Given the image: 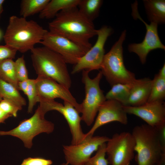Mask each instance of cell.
I'll use <instances>...</instances> for the list:
<instances>
[{
  "mask_svg": "<svg viewBox=\"0 0 165 165\" xmlns=\"http://www.w3.org/2000/svg\"><path fill=\"white\" fill-rule=\"evenodd\" d=\"M48 31L34 20L13 15L3 38L6 45L24 53L40 43Z\"/></svg>",
  "mask_w": 165,
  "mask_h": 165,
  "instance_id": "obj_2",
  "label": "cell"
},
{
  "mask_svg": "<svg viewBox=\"0 0 165 165\" xmlns=\"http://www.w3.org/2000/svg\"><path fill=\"white\" fill-rule=\"evenodd\" d=\"M155 128L158 133L163 150L165 152V124Z\"/></svg>",
  "mask_w": 165,
  "mask_h": 165,
  "instance_id": "obj_32",
  "label": "cell"
},
{
  "mask_svg": "<svg viewBox=\"0 0 165 165\" xmlns=\"http://www.w3.org/2000/svg\"><path fill=\"white\" fill-rule=\"evenodd\" d=\"M0 96L3 99L9 100L21 107L26 104L25 99L16 88L12 84L1 79Z\"/></svg>",
  "mask_w": 165,
  "mask_h": 165,
  "instance_id": "obj_21",
  "label": "cell"
},
{
  "mask_svg": "<svg viewBox=\"0 0 165 165\" xmlns=\"http://www.w3.org/2000/svg\"><path fill=\"white\" fill-rule=\"evenodd\" d=\"M138 5L137 1L131 5L132 15L134 18L140 20L145 24L146 30V34L141 42L130 44L128 46V49L129 52L136 54L141 63L144 64L146 62L148 54L151 51L158 49L165 50V46L159 37L158 25L152 22H150L149 24L146 23L139 14Z\"/></svg>",
  "mask_w": 165,
  "mask_h": 165,
  "instance_id": "obj_12",
  "label": "cell"
},
{
  "mask_svg": "<svg viewBox=\"0 0 165 165\" xmlns=\"http://www.w3.org/2000/svg\"><path fill=\"white\" fill-rule=\"evenodd\" d=\"M45 115L38 106L31 117L23 120L11 130H0V136L9 135L17 137L22 141L25 147L30 148L35 136L42 133L50 134L54 130V124L46 119Z\"/></svg>",
  "mask_w": 165,
  "mask_h": 165,
  "instance_id": "obj_7",
  "label": "cell"
},
{
  "mask_svg": "<svg viewBox=\"0 0 165 165\" xmlns=\"http://www.w3.org/2000/svg\"><path fill=\"white\" fill-rule=\"evenodd\" d=\"M38 107L45 114L51 110H56L64 117L69 125L72 134L71 144L77 145L86 140L85 134L82 130L81 125L82 120L79 113L71 104L64 101V105L54 100H41Z\"/></svg>",
  "mask_w": 165,
  "mask_h": 165,
  "instance_id": "obj_9",
  "label": "cell"
},
{
  "mask_svg": "<svg viewBox=\"0 0 165 165\" xmlns=\"http://www.w3.org/2000/svg\"><path fill=\"white\" fill-rule=\"evenodd\" d=\"M152 80L151 91L147 102L163 101L165 99V78L157 74Z\"/></svg>",
  "mask_w": 165,
  "mask_h": 165,
  "instance_id": "obj_25",
  "label": "cell"
},
{
  "mask_svg": "<svg viewBox=\"0 0 165 165\" xmlns=\"http://www.w3.org/2000/svg\"><path fill=\"white\" fill-rule=\"evenodd\" d=\"M15 62L16 74L18 81L28 79V72L24 56L18 57Z\"/></svg>",
  "mask_w": 165,
  "mask_h": 165,
  "instance_id": "obj_29",
  "label": "cell"
},
{
  "mask_svg": "<svg viewBox=\"0 0 165 165\" xmlns=\"http://www.w3.org/2000/svg\"><path fill=\"white\" fill-rule=\"evenodd\" d=\"M126 31L122 33L119 39L109 51L105 55L101 66L103 75L112 86L118 84H129L136 80L134 74L128 70L124 64L123 44Z\"/></svg>",
  "mask_w": 165,
  "mask_h": 165,
  "instance_id": "obj_5",
  "label": "cell"
},
{
  "mask_svg": "<svg viewBox=\"0 0 165 165\" xmlns=\"http://www.w3.org/2000/svg\"><path fill=\"white\" fill-rule=\"evenodd\" d=\"M82 71V81L84 85L85 97L80 104L81 117L82 120L90 126L94 122L99 107L106 100L100 86L103 75L100 71L96 76L92 79L89 77V71Z\"/></svg>",
  "mask_w": 165,
  "mask_h": 165,
  "instance_id": "obj_6",
  "label": "cell"
},
{
  "mask_svg": "<svg viewBox=\"0 0 165 165\" xmlns=\"http://www.w3.org/2000/svg\"><path fill=\"white\" fill-rule=\"evenodd\" d=\"M80 0H50L39 13L40 19H50L55 17L61 11L78 7Z\"/></svg>",
  "mask_w": 165,
  "mask_h": 165,
  "instance_id": "obj_18",
  "label": "cell"
},
{
  "mask_svg": "<svg viewBox=\"0 0 165 165\" xmlns=\"http://www.w3.org/2000/svg\"><path fill=\"white\" fill-rule=\"evenodd\" d=\"M22 107L8 100L3 99L0 102V123L9 117H16Z\"/></svg>",
  "mask_w": 165,
  "mask_h": 165,
  "instance_id": "obj_26",
  "label": "cell"
},
{
  "mask_svg": "<svg viewBox=\"0 0 165 165\" xmlns=\"http://www.w3.org/2000/svg\"><path fill=\"white\" fill-rule=\"evenodd\" d=\"M2 35V31L0 30V38H1Z\"/></svg>",
  "mask_w": 165,
  "mask_h": 165,
  "instance_id": "obj_36",
  "label": "cell"
},
{
  "mask_svg": "<svg viewBox=\"0 0 165 165\" xmlns=\"http://www.w3.org/2000/svg\"><path fill=\"white\" fill-rule=\"evenodd\" d=\"M29 79L22 81H19L18 83V89L19 90L22 91L26 94L28 87Z\"/></svg>",
  "mask_w": 165,
  "mask_h": 165,
  "instance_id": "obj_33",
  "label": "cell"
},
{
  "mask_svg": "<svg viewBox=\"0 0 165 165\" xmlns=\"http://www.w3.org/2000/svg\"><path fill=\"white\" fill-rule=\"evenodd\" d=\"M106 143L99 146L95 154L91 157L85 165H108L109 162L105 158Z\"/></svg>",
  "mask_w": 165,
  "mask_h": 165,
  "instance_id": "obj_28",
  "label": "cell"
},
{
  "mask_svg": "<svg viewBox=\"0 0 165 165\" xmlns=\"http://www.w3.org/2000/svg\"><path fill=\"white\" fill-rule=\"evenodd\" d=\"M158 75L160 77L165 78V64H164L160 70Z\"/></svg>",
  "mask_w": 165,
  "mask_h": 165,
  "instance_id": "obj_34",
  "label": "cell"
},
{
  "mask_svg": "<svg viewBox=\"0 0 165 165\" xmlns=\"http://www.w3.org/2000/svg\"><path fill=\"white\" fill-rule=\"evenodd\" d=\"M152 80L148 78L136 79L133 83L126 106L137 107L147 103L152 87Z\"/></svg>",
  "mask_w": 165,
  "mask_h": 165,
  "instance_id": "obj_17",
  "label": "cell"
},
{
  "mask_svg": "<svg viewBox=\"0 0 165 165\" xmlns=\"http://www.w3.org/2000/svg\"><path fill=\"white\" fill-rule=\"evenodd\" d=\"M41 44L60 54L67 64L75 65L89 50L59 34L48 31Z\"/></svg>",
  "mask_w": 165,
  "mask_h": 165,
  "instance_id": "obj_10",
  "label": "cell"
},
{
  "mask_svg": "<svg viewBox=\"0 0 165 165\" xmlns=\"http://www.w3.org/2000/svg\"><path fill=\"white\" fill-rule=\"evenodd\" d=\"M50 0H22L20 4V14L26 18L40 13Z\"/></svg>",
  "mask_w": 165,
  "mask_h": 165,
  "instance_id": "obj_24",
  "label": "cell"
},
{
  "mask_svg": "<svg viewBox=\"0 0 165 165\" xmlns=\"http://www.w3.org/2000/svg\"><path fill=\"white\" fill-rule=\"evenodd\" d=\"M112 33V29L107 26H103L97 30V38L95 44L74 65L72 74L83 70L90 72L101 69L105 55V45Z\"/></svg>",
  "mask_w": 165,
  "mask_h": 165,
  "instance_id": "obj_11",
  "label": "cell"
},
{
  "mask_svg": "<svg viewBox=\"0 0 165 165\" xmlns=\"http://www.w3.org/2000/svg\"><path fill=\"white\" fill-rule=\"evenodd\" d=\"M3 99L2 97L0 96V102Z\"/></svg>",
  "mask_w": 165,
  "mask_h": 165,
  "instance_id": "obj_38",
  "label": "cell"
},
{
  "mask_svg": "<svg viewBox=\"0 0 165 165\" xmlns=\"http://www.w3.org/2000/svg\"><path fill=\"white\" fill-rule=\"evenodd\" d=\"M28 97V112L32 113L34 106L38 102L40 101V99L37 90L35 79H30L28 87L26 94Z\"/></svg>",
  "mask_w": 165,
  "mask_h": 165,
  "instance_id": "obj_27",
  "label": "cell"
},
{
  "mask_svg": "<svg viewBox=\"0 0 165 165\" xmlns=\"http://www.w3.org/2000/svg\"><path fill=\"white\" fill-rule=\"evenodd\" d=\"M4 2V0H0V19L3 11V5Z\"/></svg>",
  "mask_w": 165,
  "mask_h": 165,
  "instance_id": "obj_35",
  "label": "cell"
},
{
  "mask_svg": "<svg viewBox=\"0 0 165 165\" xmlns=\"http://www.w3.org/2000/svg\"><path fill=\"white\" fill-rule=\"evenodd\" d=\"M148 19L150 22L158 25L165 23V1L143 0Z\"/></svg>",
  "mask_w": 165,
  "mask_h": 165,
  "instance_id": "obj_19",
  "label": "cell"
},
{
  "mask_svg": "<svg viewBox=\"0 0 165 165\" xmlns=\"http://www.w3.org/2000/svg\"><path fill=\"white\" fill-rule=\"evenodd\" d=\"M109 139L105 136H93L77 145H63L66 163L71 165H85L92 153Z\"/></svg>",
  "mask_w": 165,
  "mask_h": 165,
  "instance_id": "obj_13",
  "label": "cell"
},
{
  "mask_svg": "<svg viewBox=\"0 0 165 165\" xmlns=\"http://www.w3.org/2000/svg\"><path fill=\"white\" fill-rule=\"evenodd\" d=\"M50 31L59 34L90 49V39L97 35L93 22L85 17L77 7L62 10L49 23Z\"/></svg>",
  "mask_w": 165,
  "mask_h": 165,
  "instance_id": "obj_1",
  "label": "cell"
},
{
  "mask_svg": "<svg viewBox=\"0 0 165 165\" xmlns=\"http://www.w3.org/2000/svg\"><path fill=\"white\" fill-rule=\"evenodd\" d=\"M106 144L107 160L111 165H130L134 157L135 141L131 133L114 134Z\"/></svg>",
  "mask_w": 165,
  "mask_h": 165,
  "instance_id": "obj_8",
  "label": "cell"
},
{
  "mask_svg": "<svg viewBox=\"0 0 165 165\" xmlns=\"http://www.w3.org/2000/svg\"><path fill=\"white\" fill-rule=\"evenodd\" d=\"M127 114L141 118L148 125L156 127L165 124V104L163 101L147 102L140 106H123Z\"/></svg>",
  "mask_w": 165,
  "mask_h": 165,
  "instance_id": "obj_16",
  "label": "cell"
},
{
  "mask_svg": "<svg viewBox=\"0 0 165 165\" xmlns=\"http://www.w3.org/2000/svg\"><path fill=\"white\" fill-rule=\"evenodd\" d=\"M52 161L41 157H29L24 159L21 165H51Z\"/></svg>",
  "mask_w": 165,
  "mask_h": 165,
  "instance_id": "obj_31",
  "label": "cell"
},
{
  "mask_svg": "<svg viewBox=\"0 0 165 165\" xmlns=\"http://www.w3.org/2000/svg\"><path fill=\"white\" fill-rule=\"evenodd\" d=\"M133 83L129 84L118 83L113 85L111 89L105 95L106 100H116L120 103L123 106H126Z\"/></svg>",
  "mask_w": 165,
  "mask_h": 165,
  "instance_id": "obj_20",
  "label": "cell"
},
{
  "mask_svg": "<svg viewBox=\"0 0 165 165\" xmlns=\"http://www.w3.org/2000/svg\"><path fill=\"white\" fill-rule=\"evenodd\" d=\"M60 165H68V164H67L66 163H62Z\"/></svg>",
  "mask_w": 165,
  "mask_h": 165,
  "instance_id": "obj_37",
  "label": "cell"
},
{
  "mask_svg": "<svg viewBox=\"0 0 165 165\" xmlns=\"http://www.w3.org/2000/svg\"><path fill=\"white\" fill-rule=\"evenodd\" d=\"M35 79L40 101L60 98L72 104L81 113L80 104L77 102L69 89L51 78L38 76Z\"/></svg>",
  "mask_w": 165,
  "mask_h": 165,
  "instance_id": "obj_14",
  "label": "cell"
},
{
  "mask_svg": "<svg viewBox=\"0 0 165 165\" xmlns=\"http://www.w3.org/2000/svg\"><path fill=\"white\" fill-rule=\"evenodd\" d=\"M98 112L92 127L85 134L86 139L93 136L99 127L109 123L117 122L125 125L128 123L127 114L123 106L116 100H106L99 107Z\"/></svg>",
  "mask_w": 165,
  "mask_h": 165,
  "instance_id": "obj_15",
  "label": "cell"
},
{
  "mask_svg": "<svg viewBox=\"0 0 165 165\" xmlns=\"http://www.w3.org/2000/svg\"><path fill=\"white\" fill-rule=\"evenodd\" d=\"M17 51L6 45H0V62L15 58Z\"/></svg>",
  "mask_w": 165,
  "mask_h": 165,
  "instance_id": "obj_30",
  "label": "cell"
},
{
  "mask_svg": "<svg viewBox=\"0 0 165 165\" xmlns=\"http://www.w3.org/2000/svg\"><path fill=\"white\" fill-rule=\"evenodd\" d=\"M131 134L135 141L138 165H155L165 153L155 127L146 124L138 125Z\"/></svg>",
  "mask_w": 165,
  "mask_h": 165,
  "instance_id": "obj_4",
  "label": "cell"
},
{
  "mask_svg": "<svg viewBox=\"0 0 165 165\" xmlns=\"http://www.w3.org/2000/svg\"><path fill=\"white\" fill-rule=\"evenodd\" d=\"M0 79L12 84L18 90L19 81L16 74L15 62L13 59L0 62Z\"/></svg>",
  "mask_w": 165,
  "mask_h": 165,
  "instance_id": "obj_23",
  "label": "cell"
},
{
  "mask_svg": "<svg viewBox=\"0 0 165 165\" xmlns=\"http://www.w3.org/2000/svg\"><path fill=\"white\" fill-rule=\"evenodd\" d=\"M103 2L102 0H80L78 9L85 17L93 22L99 15Z\"/></svg>",
  "mask_w": 165,
  "mask_h": 165,
  "instance_id": "obj_22",
  "label": "cell"
},
{
  "mask_svg": "<svg viewBox=\"0 0 165 165\" xmlns=\"http://www.w3.org/2000/svg\"><path fill=\"white\" fill-rule=\"evenodd\" d=\"M30 51L32 65L38 76L51 78L69 89L71 79L62 56L44 46L35 47Z\"/></svg>",
  "mask_w": 165,
  "mask_h": 165,
  "instance_id": "obj_3",
  "label": "cell"
}]
</instances>
